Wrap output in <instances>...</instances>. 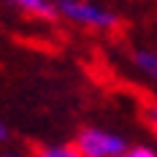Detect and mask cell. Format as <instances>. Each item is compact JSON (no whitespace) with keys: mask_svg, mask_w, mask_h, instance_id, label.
<instances>
[{"mask_svg":"<svg viewBox=\"0 0 157 157\" xmlns=\"http://www.w3.org/2000/svg\"><path fill=\"white\" fill-rule=\"evenodd\" d=\"M57 11L65 14L71 22H78V25H90V27H114L117 25V16L106 11V8H100V6H95L90 0H60L57 3Z\"/></svg>","mask_w":157,"mask_h":157,"instance_id":"6da1fadb","label":"cell"},{"mask_svg":"<svg viewBox=\"0 0 157 157\" xmlns=\"http://www.w3.org/2000/svg\"><path fill=\"white\" fill-rule=\"evenodd\" d=\"M81 157H119L125 155V141L106 130H84L76 141Z\"/></svg>","mask_w":157,"mask_h":157,"instance_id":"7a4b0ae2","label":"cell"},{"mask_svg":"<svg viewBox=\"0 0 157 157\" xmlns=\"http://www.w3.org/2000/svg\"><path fill=\"white\" fill-rule=\"evenodd\" d=\"M133 63H136L138 71H144L146 76H152L157 81V52H146V49H141V52L133 54Z\"/></svg>","mask_w":157,"mask_h":157,"instance_id":"3957f363","label":"cell"},{"mask_svg":"<svg viewBox=\"0 0 157 157\" xmlns=\"http://www.w3.org/2000/svg\"><path fill=\"white\" fill-rule=\"evenodd\" d=\"M11 3H16L19 8L33 11V14H38V16H54V6L49 0H11Z\"/></svg>","mask_w":157,"mask_h":157,"instance_id":"277c9868","label":"cell"},{"mask_svg":"<svg viewBox=\"0 0 157 157\" xmlns=\"http://www.w3.org/2000/svg\"><path fill=\"white\" fill-rule=\"evenodd\" d=\"M41 157H81V152L76 146L63 144V146H46V149H41Z\"/></svg>","mask_w":157,"mask_h":157,"instance_id":"5b68a950","label":"cell"},{"mask_svg":"<svg viewBox=\"0 0 157 157\" xmlns=\"http://www.w3.org/2000/svg\"><path fill=\"white\" fill-rule=\"evenodd\" d=\"M130 157H157L152 149H146V146H138V149H133L130 152Z\"/></svg>","mask_w":157,"mask_h":157,"instance_id":"8992f818","label":"cell"},{"mask_svg":"<svg viewBox=\"0 0 157 157\" xmlns=\"http://www.w3.org/2000/svg\"><path fill=\"white\" fill-rule=\"evenodd\" d=\"M149 122H152V127H155V133H157V109L149 111Z\"/></svg>","mask_w":157,"mask_h":157,"instance_id":"52a82bcc","label":"cell"},{"mask_svg":"<svg viewBox=\"0 0 157 157\" xmlns=\"http://www.w3.org/2000/svg\"><path fill=\"white\" fill-rule=\"evenodd\" d=\"M0 138H6V127H3V122H0Z\"/></svg>","mask_w":157,"mask_h":157,"instance_id":"ba28073f","label":"cell"},{"mask_svg":"<svg viewBox=\"0 0 157 157\" xmlns=\"http://www.w3.org/2000/svg\"><path fill=\"white\" fill-rule=\"evenodd\" d=\"M119 157H130V152H125V155H119Z\"/></svg>","mask_w":157,"mask_h":157,"instance_id":"9c48e42d","label":"cell"}]
</instances>
